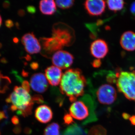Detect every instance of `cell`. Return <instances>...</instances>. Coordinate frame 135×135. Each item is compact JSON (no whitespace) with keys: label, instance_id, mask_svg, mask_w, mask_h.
<instances>
[{"label":"cell","instance_id":"cell-1","mask_svg":"<svg viewBox=\"0 0 135 135\" xmlns=\"http://www.w3.org/2000/svg\"><path fill=\"white\" fill-rule=\"evenodd\" d=\"M86 84V80L81 70L78 68L68 69L62 76L60 91L68 97L70 102L74 103L79 97L84 95Z\"/></svg>","mask_w":135,"mask_h":135},{"label":"cell","instance_id":"cell-2","mask_svg":"<svg viewBox=\"0 0 135 135\" xmlns=\"http://www.w3.org/2000/svg\"><path fill=\"white\" fill-rule=\"evenodd\" d=\"M8 103L11 104L10 109L17 113L25 117L32 113L34 103L29 92L22 87L16 86L14 91L6 100Z\"/></svg>","mask_w":135,"mask_h":135},{"label":"cell","instance_id":"cell-3","mask_svg":"<svg viewBox=\"0 0 135 135\" xmlns=\"http://www.w3.org/2000/svg\"><path fill=\"white\" fill-rule=\"evenodd\" d=\"M116 84L118 91L122 93L127 99L135 101V71L116 72Z\"/></svg>","mask_w":135,"mask_h":135},{"label":"cell","instance_id":"cell-4","mask_svg":"<svg viewBox=\"0 0 135 135\" xmlns=\"http://www.w3.org/2000/svg\"><path fill=\"white\" fill-rule=\"evenodd\" d=\"M112 84L109 83L102 84L94 93L97 100L102 105L112 106L117 102V90Z\"/></svg>","mask_w":135,"mask_h":135},{"label":"cell","instance_id":"cell-5","mask_svg":"<svg viewBox=\"0 0 135 135\" xmlns=\"http://www.w3.org/2000/svg\"><path fill=\"white\" fill-rule=\"evenodd\" d=\"M52 36L60 42L63 46L72 45L75 39L74 32L72 28L63 23L54 25L52 29Z\"/></svg>","mask_w":135,"mask_h":135},{"label":"cell","instance_id":"cell-6","mask_svg":"<svg viewBox=\"0 0 135 135\" xmlns=\"http://www.w3.org/2000/svg\"><path fill=\"white\" fill-rule=\"evenodd\" d=\"M89 106L84 102L81 101H76L73 103L69 109L70 115L77 120H87L88 117L90 116L94 120L96 118L94 111H90Z\"/></svg>","mask_w":135,"mask_h":135},{"label":"cell","instance_id":"cell-7","mask_svg":"<svg viewBox=\"0 0 135 135\" xmlns=\"http://www.w3.org/2000/svg\"><path fill=\"white\" fill-rule=\"evenodd\" d=\"M53 65L60 69H66L73 63L74 57L69 52L60 50L54 53L51 58Z\"/></svg>","mask_w":135,"mask_h":135},{"label":"cell","instance_id":"cell-8","mask_svg":"<svg viewBox=\"0 0 135 135\" xmlns=\"http://www.w3.org/2000/svg\"><path fill=\"white\" fill-rule=\"evenodd\" d=\"M21 41L24 46L25 50L29 54H37L41 51L40 41L33 32L25 34L22 37Z\"/></svg>","mask_w":135,"mask_h":135},{"label":"cell","instance_id":"cell-9","mask_svg":"<svg viewBox=\"0 0 135 135\" xmlns=\"http://www.w3.org/2000/svg\"><path fill=\"white\" fill-rule=\"evenodd\" d=\"M40 43L43 51L44 55L47 56L61 50L64 46L60 42L54 37L41 38L40 39Z\"/></svg>","mask_w":135,"mask_h":135},{"label":"cell","instance_id":"cell-10","mask_svg":"<svg viewBox=\"0 0 135 135\" xmlns=\"http://www.w3.org/2000/svg\"><path fill=\"white\" fill-rule=\"evenodd\" d=\"M30 84L32 89L38 93H44L49 86L46 76L42 73H37L32 75Z\"/></svg>","mask_w":135,"mask_h":135},{"label":"cell","instance_id":"cell-11","mask_svg":"<svg viewBox=\"0 0 135 135\" xmlns=\"http://www.w3.org/2000/svg\"><path fill=\"white\" fill-rule=\"evenodd\" d=\"M84 8L91 16H101L105 10V2L102 0H88L84 3Z\"/></svg>","mask_w":135,"mask_h":135},{"label":"cell","instance_id":"cell-12","mask_svg":"<svg viewBox=\"0 0 135 135\" xmlns=\"http://www.w3.org/2000/svg\"><path fill=\"white\" fill-rule=\"evenodd\" d=\"M90 52L97 59L103 58L109 52V47L106 42L102 39L95 40L91 43Z\"/></svg>","mask_w":135,"mask_h":135},{"label":"cell","instance_id":"cell-13","mask_svg":"<svg viewBox=\"0 0 135 135\" xmlns=\"http://www.w3.org/2000/svg\"><path fill=\"white\" fill-rule=\"evenodd\" d=\"M45 76L49 83L52 86H58L61 81L62 73L60 68L51 66L45 70Z\"/></svg>","mask_w":135,"mask_h":135},{"label":"cell","instance_id":"cell-14","mask_svg":"<svg viewBox=\"0 0 135 135\" xmlns=\"http://www.w3.org/2000/svg\"><path fill=\"white\" fill-rule=\"evenodd\" d=\"M35 115L36 120L39 122L46 123L50 122L52 119L53 113L49 106L46 105H42L36 108Z\"/></svg>","mask_w":135,"mask_h":135},{"label":"cell","instance_id":"cell-15","mask_svg":"<svg viewBox=\"0 0 135 135\" xmlns=\"http://www.w3.org/2000/svg\"><path fill=\"white\" fill-rule=\"evenodd\" d=\"M120 44L122 48L128 51L135 50V33L128 31L121 36Z\"/></svg>","mask_w":135,"mask_h":135},{"label":"cell","instance_id":"cell-16","mask_svg":"<svg viewBox=\"0 0 135 135\" xmlns=\"http://www.w3.org/2000/svg\"><path fill=\"white\" fill-rule=\"evenodd\" d=\"M40 11L44 15L50 16L54 15L57 10L56 3L53 0H45L40 1Z\"/></svg>","mask_w":135,"mask_h":135},{"label":"cell","instance_id":"cell-17","mask_svg":"<svg viewBox=\"0 0 135 135\" xmlns=\"http://www.w3.org/2000/svg\"><path fill=\"white\" fill-rule=\"evenodd\" d=\"M107 3L109 9L112 11L117 12L123 8L125 2L122 0L107 1Z\"/></svg>","mask_w":135,"mask_h":135},{"label":"cell","instance_id":"cell-18","mask_svg":"<svg viewBox=\"0 0 135 135\" xmlns=\"http://www.w3.org/2000/svg\"><path fill=\"white\" fill-rule=\"evenodd\" d=\"M60 127L58 123L53 122L45 129L44 135H60Z\"/></svg>","mask_w":135,"mask_h":135},{"label":"cell","instance_id":"cell-19","mask_svg":"<svg viewBox=\"0 0 135 135\" xmlns=\"http://www.w3.org/2000/svg\"><path fill=\"white\" fill-rule=\"evenodd\" d=\"M11 80L9 77L3 75L0 72V94H4L8 89Z\"/></svg>","mask_w":135,"mask_h":135},{"label":"cell","instance_id":"cell-20","mask_svg":"<svg viewBox=\"0 0 135 135\" xmlns=\"http://www.w3.org/2000/svg\"><path fill=\"white\" fill-rule=\"evenodd\" d=\"M75 1L73 0L69 1H61L58 0L55 1L56 5L62 9H67L70 8L74 4Z\"/></svg>","mask_w":135,"mask_h":135},{"label":"cell","instance_id":"cell-21","mask_svg":"<svg viewBox=\"0 0 135 135\" xmlns=\"http://www.w3.org/2000/svg\"><path fill=\"white\" fill-rule=\"evenodd\" d=\"M105 129L100 126H96L91 129L88 135H106Z\"/></svg>","mask_w":135,"mask_h":135},{"label":"cell","instance_id":"cell-22","mask_svg":"<svg viewBox=\"0 0 135 135\" xmlns=\"http://www.w3.org/2000/svg\"><path fill=\"white\" fill-rule=\"evenodd\" d=\"M63 119H64V122L66 125H70L74 122L72 116L69 114H66L64 116Z\"/></svg>","mask_w":135,"mask_h":135},{"label":"cell","instance_id":"cell-23","mask_svg":"<svg viewBox=\"0 0 135 135\" xmlns=\"http://www.w3.org/2000/svg\"><path fill=\"white\" fill-rule=\"evenodd\" d=\"M32 98L34 103L40 104L43 103H44L43 98L40 95H35L32 97Z\"/></svg>","mask_w":135,"mask_h":135},{"label":"cell","instance_id":"cell-24","mask_svg":"<svg viewBox=\"0 0 135 135\" xmlns=\"http://www.w3.org/2000/svg\"><path fill=\"white\" fill-rule=\"evenodd\" d=\"M22 87L28 92L30 91V84L27 81L25 80L22 83Z\"/></svg>","mask_w":135,"mask_h":135},{"label":"cell","instance_id":"cell-25","mask_svg":"<svg viewBox=\"0 0 135 135\" xmlns=\"http://www.w3.org/2000/svg\"><path fill=\"white\" fill-rule=\"evenodd\" d=\"M101 60L99 59H95L94 60L92 63V65L93 67L95 68H98L101 66Z\"/></svg>","mask_w":135,"mask_h":135},{"label":"cell","instance_id":"cell-26","mask_svg":"<svg viewBox=\"0 0 135 135\" xmlns=\"http://www.w3.org/2000/svg\"><path fill=\"white\" fill-rule=\"evenodd\" d=\"M7 107L5 108L4 111H0V121L2 120L5 118H7L8 117V114H7Z\"/></svg>","mask_w":135,"mask_h":135},{"label":"cell","instance_id":"cell-27","mask_svg":"<svg viewBox=\"0 0 135 135\" xmlns=\"http://www.w3.org/2000/svg\"><path fill=\"white\" fill-rule=\"evenodd\" d=\"M5 24L7 27L10 28L14 26V23L11 20H7L5 22Z\"/></svg>","mask_w":135,"mask_h":135},{"label":"cell","instance_id":"cell-28","mask_svg":"<svg viewBox=\"0 0 135 135\" xmlns=\"http://www.w3.org/2000/svg\"><path fill=\"white\" fill-rule=\"evenodd\" d=\"M30 66L33 70H36L38 68L39 65L38 63L36 62H33L31 64Z\"/></svg>","mask_w":135,"mask_h":135},{"label":"cell","instance_id":"cell-29","mask_svg":"<svg viewBox=\"0 0 135 135\" xmlns=\"http://www.w3.org/2000/svg\"><path fill=\"white\" fill-rule=\"evenodd\" d=\"M27 10L28 12L31 14H33L36 11L35 8L33 6H30L27 7Z\"/></svg>","mask_w":135,"mask_h":135},{"label":"cell","instance_id":"cell-30","mask_svg":"<svg viewBox=\"0 0 135 135\" xmlns=\"http://www.w3.org/2000/svg\"><path fill=\"white\" fill-rule=\"evenodd\" d=\"M11 121H12V123L15 125H17L19 122V119L16 116H13L12 118Z\"/></svg>","mask_w":135,"mask_h":135},{"label":"cell","instance_id":"cell-31","mask_svg":"<svg viewBox=\"0 0 135 135\" xmlns=\"http://www.w3.org/2000/svg\"><path fill=\"white\" fill-rule=\"evenodd\" d=\"M130 10L131 12L135 15V2L132 3L131 7Z\"/></svg>","mask_w":135,"mask_h":135},{"label":"cell","instance_id":"cell-32","mask_svg":"<svg viewBox=\"0 0 135 135\" xmlns=\"http://www.w3.org/2000/svg\"><path fill=\"white\" fill-rule=\"evenodd\" d=\"M131 123L133 126H135V116L133 115L132 116H131L129 119Z\"/></svg>","mask_w":135,"mask_h":135},{"label":"cell","instance_id":"cell-33","mask_svg":"<svg viewBox=\"0 0 135 135\" xmlns=\"http://www.w3.org/2000/svg\"><path fill=\"white\" fill-rule=\"evenodd\" d=\"M122 117L125 119L128 120L129 119V118H130L131 116L129 114L127 113H123L122 114Z\"/></svg>","mask_w":135,"mask_h":135},{"label":"cell","instance_id":"cell-34","mask_svg":"<svg viewBox=\"0 0 135 135\" xmlns=\"http://www.w3.org/2000/svg\"><path fill=\"white\" fill-rule=\"evenodd\" d=\"M9 2H8L6 1L5 2L3 3V7L5 8H8L9 7Z\"/></svg>","mask_w":135,"mask_h":135},{"label":"cell","instance_id":"cell-35","mask_svg":"<svg viewBox=\"0 0 135 135\" xmlns=\"http://www.w3.org/2000/svg\"><path fill=\"white\" fill-rule=\"evenodd\" d=\"M25 11L22 9L20 10L18 12V15H19V16H23L25 15Z\"/></svg>","mask_w":135,"mask_h":135},{"label":"cell","instance_id":"cell-36","mask_svg":"<svg viewBox=\"0 0 135 135\" xmlns=\"http://www.w3.org/2000/svg\"><path fill=\"white\" fill-rule=\"evenodd\" d=\"M20 128L19 127H17L15 128V133H18L20 132Z\"/></svg>","mask_w":135,"mask_h":135},{"label":"cell","instance_id":"cell-37","mask_svg":"<svg viewBox=\"0 0 135 135\" xmlns=\"http://www.w3.org/2000/svg\"><path fill=\"white\" fill-rule=\"evenodd\" d=\"M25 132L26 134H30V133L31 132V130L30 129L27 128L26 129H25Z\"/></svg>","mask_w":135,"mask_h":135},{"label":"cell","instance_id":"cell-38","mask_svg":"<svg viewBox=\"0 0 135 135\" xmlns=\"http://www.w3.org/2000/svg\"><path fill=\"white\" fill-rule=\"evenodd\" d=\"M13 41H14L15 43H17V42H18V39L17 38H15L13 39Z\"/></svg>","mask_w":135,"mask_h":135},{"label":"cell","instance_id":"cell-39","mask_svg":"<svg viewBox=\"0 0 135 135\" xmlns=\"http://www.w3.org/2000/svg\"><path fill=\"white\" fill-rule=\"evenodd\" d=\"M22 74H23V75L24 77H26V76H27V75H28L27 73L25 72V71H23L22 72Z\"/></svg>","mask_w":135,"mask_h":135},{"label":"cell","instance_id":"cell-40","mask_svg":"<svg viewBox=\"0 0 135 135\" xmlns=\"http://www.w3.org/2000/svg\"><path fill=\"white\" fill-rule=\"evenodd\" d=\"M26 58L27 60H29L31 59V57L29 55H27Z\"/></svg>","mask_w":135,"mask_h":135},{"label":"cell","instance_id":"cell-41","mask_svg":"<svg viewBox=\"0 0 135 135\" xmlns=\"http://www.w3.org/2000/svg\"><path fill=\"white\" fill-rule=\"evenodd\" d=\"M2 23V19L1 17V15H0V27L1 26Z\"/></svg>","mask_w":135,"mask_h":135},{"label":"cell","instance_id":"cell-42","mask_svg":"<svg viewBox=\"0 0 135 135\" xmlns=\"http://www.w3.org/2000/svg\"><path fill=\"white\" fill-rule=\"evenodd\" d=\"M2 47V44H1L0 43V49H1V48Z\"/></svg>","mask_w":135,"mask_h":135},{"label":"cell","instance_id":"cell-43","mask_svg":"<svg viewBox=\"0 0 135 135\" xmlns=\"http://www.w3.org/2000/svg\"><path fill=\"white\" fill-rule=\"evenodd\" d=\"M0 135H1V133H0Z\"/></svg>","mask_w":135,"mask_h":135},{"label":"cell","instance_id":"cell-44","mask_svg":"<svg viewBox=\"0 0 135 135\" xmlns=\"http://www.w3.org/2000/svg\"><path fill=\"white\" fill-rule=\"evenodd\" d=\"M134 71H135V70H134Z\"/></svg>","mask_w":135,"mask_h":135}]
</instances>
